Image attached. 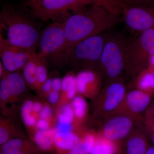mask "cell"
<instances>
[{
    "label": "cell",
    "instance_id": "d6a6232c",
    "mask_svg": "<svg viewBox=\"0 0 154 154\" xmlns=\"http://www.w3.org/2000/svg\"><path fill=\"white\" fill-rule=\"evenodd\" d=\"M60 98V93L52 91L48 94L45 99L46 101L54 108V110Z\"/></svg>",
    "mask_w": 154,
    "mask_h": 154
},
{
    "label": "cell",
    "instance_id": "30bf717a",
    "mask_svg": "<svg viewBox=\"0 0 154 154\" xmlns=\"http://www.w3.org/2000/svg\"><path fill=\"white\" fill-rule=\"evenodd\" d=\"M115 114L105 122L99 133L109 140L123 142L132 132L135 120L128 116Z\"/></svg>",
    "mask_w": 154,
    "mask_h": 154
},
{
    "label": "cell",
    "instance_id": "74e56055",
    "mask_svg": "<svg viewBox=\"0 0 154 154\" xmlns=\"http://www.w3.org/2000/svg\"><path fill=\"white\" fill-rule=\"evenodd\" d=\"M42 0H23L24 4L30 9L35 8L38 5Z\"/></svg>",
    "mask_w": 154,
    "mask_h": 154
},
{
    "label": "cell",
    "instance_id": "ee69618b",
    "mask_svg": "<svg viewBox=\"0 0 154 154\" xmlns=\"http://www.w3.org/2000/svg\"><path fill=\"white\" fill-rule=\"evenodd\" d=\"M58 154V153H56V154Z\"/></svg>",
    "mask_w": 154,
    "mask_h": 154
},
{
    "label": "cell",
    "instance_id": "b9f144b4",
    "mask_svg": "<svg viewBox=\"0 0 154 154\" xmlns=\"http://www.w3.org/2000/svg\"><path fill=\"white\" fill-rule=\"evenodd\" d=\"M0 154H8L4 152H0Z\"/></svg>",
    "mask_w": 154,
    "mask_h": 154
},
{
    "label": "cell",
    "instance_id": "60d3db41",
    "mask_svg": "<svg viewBox=\"0 0 154 154\" xmlns=\"http://www.w3.org/2000/svg\"><path fill=\"white\" fill-rule=\"evenodd\" d=\"M149 66L151 68L152 70L153 73V74L154 75V65L153 66Z\"/></svg>",
    "mask_w": 154,
    "mask_h": 154
},
{
    "label": "cell",
    "instance_id": "603a6c76",
    "mask_svg": "<svg viewBox=\"0 0 154 154\" xmlns=\"http://www.w3.org/2000/svg\"><path fill=\"white\" fill-rule=\"evenodd\" d=\"M134 80L136 89L153 97L154 95V75L149 66H148L140 72Z\"/></svg>",
    "mask_w": 154,
    "mask_h": 154
},
{
    "label": "cell",
    "instance_id": "f1b7e54d",
    "mask_svg": "<svg viewBox=\"0 0 154 154\" xmlns=\"http://www.w3.org/2000/svg\"><path fill=\"white\" fill-rule=\"evenodd\" d=\"M38 119H47L55 122L56 118L55 110L47 101L45 100L44 105L38 114Z\"/></svg>",
    "mask_w": 154,
    "mask_h": 154
},
{
    "label": "cell",
    "instance_id": "ab89813d",
    "mask_svg": "<svg viewBox=\"0 0 154 154\" xmlns=\"http://www.w3.org/2000/svg\"><path fill=\"white\" fill-rule=\"evenodd\" d=\"M145 154H154V146H151Z\"/></svg>",
    "mask_w": 154,
    "mask_h": 154
},
{
    "label": "cell",
    "instance_id": "1f68e13d",
    "mask_svg": "<svg viewBox=\"0 0 154 154\" xmlns=\"http://www.w3.org/2000/svg\"><path fill=\"white\" fill-rule=\"evenodd\" d=\"M55 123L47 119L39 118L36 125V130L46 131L55 127Z\"/></svg>",
    "mask_w": 154,
    "mask_h": 154
},
{
    "label": "cell",
    "instance_id": "d6986e66",
    "mask_svg": "<svg viewBox=\"0 0 154 154\" xmlns=\"http://www.w3.org/2000/svg\"><path fill=\"white\" fill-rule=\"evenodd\" d=\"M57 130L55 127L46 131L36 130L29 137L42 153L55 151L54 138Z\"/></svg>",
    "mask_w": 154,
    "mask_h": 154
},
{
    "label": "cell",
    "instance_id": "ba28073f",
    "mask_svg": "<svg viewBox=\"0 0 154 154\" xmlns=\"http://www.w3.org/2000/svg\"><path fill=\"white\" fill-rule=\"evenodd\" d=\"M107 82L95 99L97 100L96 111L104 115L114 113L121 105L126 94L125 86L122 77Z\"/></svg>",
    "mask_w": 154,
    "mask_h": 154
},
{
    "label": "cell",
    "instance_id": "6da1fadb",
    "mask_svg": "<svg viewBox=\"0 0 154 154\" xmlns=\"http://www.w3.org/2000/svg\"><path fill=\"white\" fill-rule=\"evenodd\" d=\"M122 20L120 17L94 5H88L73 13L63 22L66 42L60 62L80 42L112 30Z\"/></svg>",
    "mask_w": 154,
    "mask_h": 154
},
{
    "label": "cell",
    "instance_id": "d4e9b609",
    "mask_svg": "<svg viewBox=\"0 0 154 154\" xmlns=\"http://www.w3.org/2000/svg\"><path fill=\"white\" fill-rule=\"evenodd\" d=\"M97 133L91 130H86L79 142L68 154H89L94 147Z\"/></svg>",
    "mask_w": 154,
    "mask_h": 154
},
{
    "label": "cell",
    "instance_id": "8d00e7d4",
    "mask_svg": "<svg viewBox=\"0 0 154 154\" xmlns=\"http://www.w3.org/2000/svg\"><path fill=\"white\" fill-rule=\"evenodd\" d=\"M43 98H41V99H33V112L38 117V114L41 110L42 108L44 105L45 100Z\"/></svg>",
    "mask_w": 154,
    "mask_h": 154
},
{
    "label": "cell",
    "instance_id": "277c9868",
    "mask_svg": "<svg viewBox=\"0 0 154 154\" xmlns=\"http://www.w3.org/2000/svg\"><path fill=\"white\" fill-rule=\"evenodd\" d=\"M154 54V28L137 35L128 36L125 55L127 75L134 79L138 74L148 66Z\"/></svg>",
    "mask_w": 154,
    "mask_h": 154
},
{
    "label": "cell",
    "instance_id": "7a4b0ae2",
    "mask_svg": "<svg viewBox=\"0 0 154 154\" xmlns=\"http://www.w3.org/2000/svg\"><path fill=\"white\" fill-rule=\"evenodd\" d=\"M40 31L28 14L10 4L0 12V45H15L37 52Z\"/></svg>",
    "mask_w": 154,
    "mask_h": 154
},
{
    "label": "cell",
    "instance_id": "52a82bcc",
    "mask_svg": "<svg viewBox=\"0 0 154 154\" xmlns=\"http://www.w3.org/2000/svg\"><path fill=\"white\" fill-rule=\"evenodd\" d=\"M66 42L63 22H53L40 31L37 54L60 62Z\"/></svg>",
    "mask_w": 154,
    "mask_h": 154
},
{
    "label": "cell",
    "instance_id": "e0dca14e",
    "mask_svg": "<svg viewBox=\"0 0 154 154\" xmlns=\"http://www.w3.org/2000/svg\"><path fill=\"white\" fill-rule=\"evenodd\" d=\"M1 152L8 154H40L41 152L28 138L13 139L1 146Z\"/></svg>",
    "mask_w": 154,
    "mask_h": 154
},
{
    "label": "cell",
    "instance_id": "2e32d148",
    "mask_svg": "<svg viewBox=\"0 0 154 154\" xmlns=\"http://www.w3.org/2000/svg\"><path fill=\"white\" fill-rule=\"evenodd\" d=\"M28 138L26 134L19 126L16 117L1 116L0 119V146L13 139Z\"/></svg>",
    "mask_w": 154,
    "mask_h": 154
},
{
    "label": "cell",
    "instance_id": "4316f807",
    "mask_svg": "<svg viewBox=\"0 0 154 154\" xmlns=\"http://www.w3.org/2000/svg\"><path fill=\"white\" fill-rule=\"evenodd\" d=\"M36 75L37 86L36 93L39 91L42 84L48 78V68L47 58L37 54L36 57Z\"/></svg>",
    "mask_w": 154,
    "mask_h": 154
},
{
    "label": "cell",
    "instance_id": "4dcf8cb0",
    "mask_svg": "<svg viewBox=\"0 0 154 154\" xmlns=\"http://www.w3.org/2000/svg\"><path fill=\"white\" fill-rule=\"evenodd\" d=\"M52 91V79L51 75H48V78L42 85L37 92L39 97L45 99L48 94Z\"/></svg>",
    "mask_w": 154,
    "mask_h": 154
},
{
    "label": "cell",
    "instance_id": "9a60e30c",
    "mask_svg": "<svg viewBox=\"0 0 154 154\" xmlns=\"http://www.w3.org/2000/svg\"><path fill=\"white\" fill-rule=\"evenodd\" d=\"M124 154H145L151 145L149 138L143 131H132L123 142Z\"/></svg>",
    "mask_w": 154,
    "mask_h": 154
},
{
    "label": "cell",
    "instance_id": "83f0119b",
    "mask_svg": "<svg viewBox=\"0 0 154 154\" xmlns=\"http://www.w3.org/2000/svg\"><path fill=\"white\" fill-rule=\"evenodd\" d=\"M91 5L99 6L106 9L111 14L118 17L122 16V6L116 0H87Z\"/></svg>",
    "mask_w": 154,
    "mask_h": 154
},
{
    "label": "cell",
    "instance_id": "ffe728a7",
    "mask_svg": "<svg viewBox=\"0 0 154 154\" xmlns=\"http://www.w3.org/2000/svg\"><path fill=\"white\" fill-rule=\"evenodd\" d=\"M78 94L76 74L69 72L62 79L60 99L55 108L71 103Z\"/></svg>",
    "mask_w": 154,
    "mask_h": 154
},
{
    "label": "cell",
    "instance_id": "44dd1931",
    "mask_svg": "<svg viewBox=\"0 0 154 154\" xmlns=\"http://www.w3.org/2000/svg\"><path fill=\"white\" fill-rule=\"evenodd\" d=\"M123 153V142L109 140L103 137L98 132L95 145L89 154Z\"/></svg>",
    "mask_w": 154,
    "mask_h": 154
},
{
    "label": "cell",
    "instance_id": "f546056e",
    "mask_svg": "<svg viewBox=\"0 0 154 154\" xmlns=\"http://www.w3.org/2000/svg\"><path fill=\"white\" fill-rule=\"evenodd\" d=\"M122 6H137L154 8V0H120Z\"/></svg>",
    "mask_w": 154,
    "mask_h": 154
},
{
    "label": "cell",
    "instance_id": "ac0fdd59",
    "mask_svg": "<svg viewBox=\"0 0 154 154\" xmlns=\"http://www.w3.org/2000/svg\"><path fill=\"white\" fill-rule=\"evenodd\" d=\"M57 131L67 132L77 129L75 126V115L71 103L66 104L55 109Z\"/></svg>",
    "mask_w": 154,
    "mask_h": 154
},
{
    "label": "cell",
    "instance_id": "f35d334b",
    "mask_svg": "<svg viewBox=\"0 0 154 154\" xmlns=\"http://www.w3.org/2000/svg\"><path fill=\"white\" fill-rule=\"evenodd\" d=\"M11 72H9L8 70L6 69L5 68L1 62H0V79H1L6 78Z\"/></svg>",
    "mask_w": 154,
    "mask_h": 154
},
{
    "label": "cell",
    "instance_id": "836d02e7",
    "mask_svg": "<svg viewBox=\"0 0 154 154\" xmlns=\"http://www.w3.org/2000/svg\"><path fill=\"white\" fill-rule=\"evenodd\" d=\"M144 122L154 123V100L146 110Z\"/></svg>",
    "mask_w": 154,
    "mask_h": 154
},
{
    "label": "cell",
    "instance_id": "9c48e42d",
    "mask_svg": "<svg viewBox=\"0 0 154 154\" xmlns=\"http://www.w3.org/2000/svg\"><path fill=\"white\" fill-rule=\"evenodd\" d=\"M122 16L127 29L133 36L154 28V8L122 6Z\"/></svg>",
    "mask_w": 154,
    "mask_h": 154
},
{
    "label": "cell",
    "instance_id": "8fae6325",
    "mask_svg": "<svg viewBox=\"0 0 154 154\" xmlns=\"http://www.w3.org/2000/svg\"><path fill=\"white\" fill-rule=\"evenodd\" d=\"M151 96L140 90L135 89L126 94L125 98L114 113L124 114L136 120L146 112L152 101Z\"/></svg>",
    "mask_w": 154,
    "mask_h": 154
},
{
    "label": "cell",
    "instance_id": "3957f363",
    "mask_svg": "<svg viewBox=\"0 0 154 154\" xmlns=\"http://www.w3.org/2000/svg\"><path fill=\"white\" fill-rule=\"evenodd\" d=\"M128 37L121 32L111 31L107 38L96 69L107 81L121 78L125 70Z\"/></svg>",
    "mask_w": 154,
    "mask_h": 154
},
{
    "label": "cell",
    "instance_id": "d590c367",
    "mask_svg": "<svg viewBox=\"0 0 154 154\" xmlns=\"http://www.w3.org/2000/svg\"><path fill=\"white\" fill-rule=\"evenodd\" d=\"M52 79V91L61 93L62 84V79L58 76H53Z\"/></svg>",
    "mask_w": 154,
    "mask_h": 154
},
{
    "label": "cell",
    "instance_id": "cb8c5ba5",
    "mask_svg": "<svg viewBox=\"0 0 154 154\" xmlns=\"http://www.w3.org/2000/svg\"><path fill=\"white\" fill-rule=\"evenodd\" d=\"M72 106L75 115V126L77 129L82 125L88 117V105L85 98L78 94L72 100Z\"/></svg>",
    "mask_w": 154,
    "mask_h": 154
},
{
    "label": "cell",
    "instance_id": "7bdbcfd3",
    "mask_svg": "<svg viewBox=\"0 0 154 154\" xmlns=\"http://www.w3.org/2000/svg\"><path fill=\"white\" fill-rule=\"evenodd\" d=\"M116 1H118V2H120V0H116Z\"/></svg>",
    "mask_w": 154,
    "mask_h": 154
},
{
    "label": "cell",
    "instance_id": "7402d4cb",
    "mask_svg": "<svg viewBox=\"0 0 154 154\" xmlns=\"http://www.w3.org/2000/svg\"><path fill=\"white\" fill-rule=\"evenodd\" d=\"M33 99L27 98L22 103L20 109V116L29 138L36 131V125L38 119L33 112Z\"/></svg>",
    "mask_w": 154,
    "mask_h": 154
},
{
    "label": "cell",
    "instance_id": "4fadbf2b",
    "mask_svg": "<svg viewBox=\"0 0 154 154\" xmlns=\"http://www.w3.org/2000/svg\"><path fill=\"white\" fill-rule=\"evenodd\" d=\"M34 53L15 45H0L1 62L6 69L11 72L22 71Z\"/></svg>",
    "mask_w": 154,
    "mask_h": 154
},
{
    "label": "cell",
    "instance_id": "7c38bea8",
    "mask_svg": "<svg viewBox=\"0 0 154 154\" xmlns=\"http://www.w3.org/2000/svg\"><path fill=\"white\" fill-rule=\"evenodd\" d=\"M102 77L96 69L80 70L76 74L78 94L94 100L102 91Z\"/></svg>",
    "mask_w": 154,
    "mask_h": 154
},
{
    "label": "cell",
    "instance_id": "8992f818",
    "mask_svg": "<svg viewBox=\"0 0 154 154\" xmlns=\"http://www.w3.org/2000/svg\"><path fill=\"white\" fill-rule=\"evenodd\" d=\"M88 5L87 0H42L30 9L32 17L42 21L64 22L70 16Z\"/></svg>",
    "mask_w": 154,
    "mask_h": 154
},
{
    "label": "cell",
    "instance_id": "e575fe53",
    "mask_svg": "<svg viewBox=\"0 0 154 154\" xmlns=\"http://www.w3.org/2000/svg\"><path fill=\"white\" fill-rule=\"evenodd\" d=\"M144 130L150 142L154 146V123L144 122Z\"/></svg>",
    "mask_w": 154,
    "mask_h": 154
},
{
    "label": "cell",
    "instance_id": "5b68a950",
    "mask_svg": "<svg viewBox=\"0 0 154 154\" xmlns=\"http://www.w3.org/2000/svg\"><path fill=\"white\" fill-rule=\"evenodd\" d=\"M112 30L91 36L75 45L66 55L63 63L80 70L96 69L103 48Z\"/></svg>",
    "mask_w": 154,
    "mask_h": 154
},
{
    "label": "cell",
    "instance_id": "5bb4252c",
    "mask_svg": "<svg viewBox=\"0 0 154 154\" xmlns=\"http://www.w3.org/2000/svg\"><path fill=\"white\" fill-rule=\"evenodd\" d=\"M85 131L82 128L73 131H57L54 138L55 152L59 154H68L79 142Z\"/></svg>",
    "mask_w": 154,
    "mask_h": 154
},
{
    "label": "cell",
    "instance_id": "484cf974",
    "mask_svg": "<svg viewBox=\"0 0 154 154\" xmlns=\"http://www.w3.org/2000/svg\"><path fill=\"white\" fill-rule=\"evenodd\" d=\"M37 52L34 53L25 64L22 70V75L28 88L36 92L37 82L36 75Z\"/></svg>",
    "mask_w": 154,
    "mask_h": 154
}]
</instances>
